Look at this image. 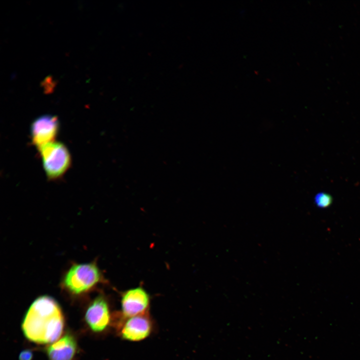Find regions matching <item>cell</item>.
Instances as JSON below:
<instances>
[{
  "mask_svg": "<svg viewBox=\"0 0 360 360\" xmlns=\"http://www.w3.org/2000/svg\"><path fill=\"white\" fill-rule=\"evenodd\" d=\"M117 325L118 333L122 338L130 342L145 340L150 335L153 328L148 313L130 317L121 315Z\"/></svg>",
  "mask_w": 360,
  "mask_h": 360,
  "instance_id": "4",
  "label": "cell"
},
{
  "mask_svg": "<svg viewBox=\"0 0 360 360\" xmlns=\"http://www.w3.org/2000/svg\"><path fill=\"white\" fill-rule=\"evenodd\" d=\"M63 314L58 302L49 296L34 300L22 323L25 336L38 344L54 342L61 336L64 328Z\"/></svg>",
  "mask_w": 360,
  "mask_h": 360,
  "instance_id": "1",
  "label": "cell"
},
{
  "mask_svg": "<svg viewBox=\"0 0 360 360\" xmlns=\"http://www.w3.org/2000/svg\"><path fill=\"white\" fill-rule=\"evenodd\" d=\"M86 320L94 332H101L108 326L110 312L106 300L102 296L97 297L88 306L85 315Z\"/></svg>",
  "mask_w": 360,
  "mask_h": 360,
  "instance_id": "7",
  "label": "cell"
},
{
  "mask_svg": "<svg viewBox=\"0 0 360 360\" xmlns=\"http://www.w3.org/2000/svg\"><path fill=\"white\" fill-rule=\"evenodd\" d=\"M121 315L130 317L148 313L150 298L147 292L138 286L122 293L120 299Z\"/></svg>",
  "mask_w": 360,
  "mask_h": 360,
  "instance_id": "5",
  "label": "cell"
},
{
  "mask_svg": "<svg viewBox=\"0 0 360 360\" xmlns=\"http://www.w3.org/2000/svg\"><path fill=\"white\" fill-rule=\"evenodd\" d=\"M333 201L332 196L325 192H320L314 198V202L316 206L320 208H326L330 207Z\"/></svg>",
  "mask_w": 360,
  "mask_h": 360,
  "instance_id": "9",
  "label": "cell"
},
{
  "mask_svg": "<svg viewBox=\"0 0 360 360\" xmlns=\"http://www.w3.org/2000/svg\"><path fill=\"white\" fill-rule=\"evenodd\" d=\"M76 349V344L73 336L66 334L54 342L47 348L50 360H72Z\"/></svg>",
  "mask_w": 360,
  "mask_h": 360,
  "instance_id": "8",
  "label": "cell"
},
{
  "mask_svg": "<svg viewBox=\"0 0 360 360\" xmlns=\"http://www.w3.org/2000/svg\"><path fill=\"white\" fill-rule=\"evenodd\" d=\"M101 280V273L96 264H76L65 274L63 284L68 292L78 294L89 290Z\"/></svg>",
  "mask_w": 360,
  "mask_h": 360,
  "instance_id": "3",
  "label": "cell"
},
{
  "mask_svg": "<svg viewBox=\"0 0 360 360\" xmlns=\"http://www.w3.org/2000/svg\"><path fill=\"white\" fill-rule=\"evenodd\" d=\"M32 352L30 350H25L20 352L19 355L20 360H32Z\"/></svg>",
  "mask_w": 360,
  "mask_h": 360,
  "instance_id": "10",
  "label": "cell"
},
{
  "mask_svg": "<svg viewBox=\"0 0 360 360\" xmlns=\"http://www.w3.org/2000/svg\"><path fill=\"white\" fill-rule=\"evenodd\" d=\"M44 172L50 180L60 178L68 170L71 164V157L66 146L58 142L38 148Z\"/></svg>",
  "mask_w": 360,
  "mask_h": 360,
  "instance_id": "2",
  "label": "cell"
},
{
  "mask_svg": "<svg viewBox=\"0 0 360 360\" xmlns=\"http://www.w3.org/2000/svg\"><path fill=\"white\" fill-rule=\"evenodd\" d=\"M59 122L56 116L44 115L32 123L30 133L32 142L38 148L54 142L58 133Z\"/></svg>",
  "mask_w": 360,
  "mask_h": 360,
  "instance_id": "6",
  "label": "cell"
}]
</instances>
